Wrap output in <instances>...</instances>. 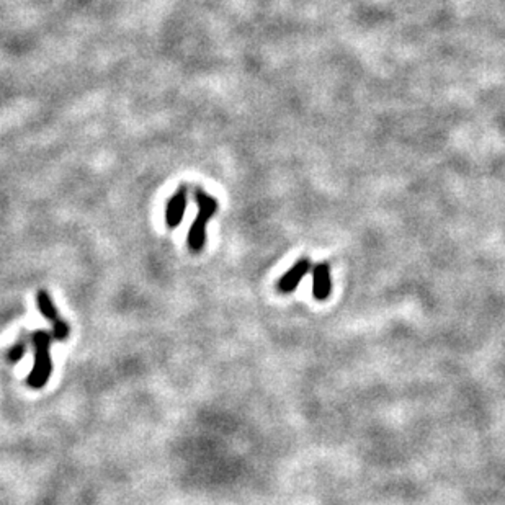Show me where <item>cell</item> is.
Listing matches in <instances>:
<instances>
[{"label": "cell", "mask_w": 505, "mask_h": 505, "mask_svg": "<svg viewBox=\"0 0 505 505\" xmlns=\"http://www.w3.org/2000/svg\"><path fill=\"white\" fill-rule=\"evenodd\" d=\"M51 342L52 334L46 330H38L31 335V343L35 348V363L28 376V386L33 390H41L50 381L52 373V358H51Z\"/></svg>", "instance_id": "6da1fadb"}, {"label": "cell", "mask_w": 505, "mask_h": 505, "mask_svg": "<svg viewBox=\"0 0 505 505\" xmlns=\"http://www.w3.org/2000/svg\"><path fill=\"white\" fill-rule=\"evenodd\" d=\"M193 197H195L198 205V216L192 222L187 242L188 249L197 254V252H201L206 244V226L211 221V218L216 215L218 201L211 195H208L205 190H201V188H195Z\"/></svg>", "instance_id": "7a4b0ae2"}, {"label": "cell", "mask_w": 505, "mask_h": 505, "mask_svg": "<svg viewBox=\"0 0 505 505\" xmlns=\"http://www.w3.org/2000/svg\"><path fill=\"white\" fill-rule=\"evenodd\" d=\"M187 203L188 187L180 185L177 188V192L173 193L171 200L167 201V206H165V225L171 227V229H176V227L180 226L187 211Z\"/></svg>", "instance_id": "3957f363"}, {"label": "cell", "mask_w": 505, "mask_h": 505, "mask_svg": "<svg viewBox=\"0 0 505 505\" xmlns=\"http://www.w3.org/2000/svg\"><path fill=\"white\" fill-rule=\"evenodd\" d=\"M311 270H313V264H311V260L306 259V257L299 259L288 271H286L283 276H281L278 281V290L281 291V293H293V291L296 290V286L299 285V281L303 280Z\"/></svg>", "instance_id": "277c9868"}, {"label": "cell", "mask_w": 505, "mask_h": 505, "mask_svg": "<svg viewBox=\"0 0 505 505\" xmlns=\"http://www.w3.org/2000/svg\"><path fill=\"white\" fill-rule=\"evenodd\" d=\"M313 294L318 301H325L332 291L329 264H319L313 266Z\"/></svg>", "instance_id": "5b68a950"}, {"label": "cell", "mask_w": 505, "mask_h": 505, "mask_svg": "<svg viewBox=\"0 0 505 505\" xmlns=\"http://www.w3.org/2000/svg\"><path fill=\"white\" fill-rule=\"evenodd\" d=\"M36 304H38V309H40V313L43 314V318L51 320V322H55V320L59 318V314H57V309L55 303H52L51 296L48 291L45 290H40L36 293Z\"/></svg>", "instance_id": "8992f818"}, {"label": "cell", "mask_w": 505, "mask_h": 505, "mask_svg": "<svg viewBox=\"0 0 505 505\" xmlns=\"http://www.w3.org/2000/svg\"><path fill=\"white\" fill-rule=\"evenodd\" d=\"M69 334H71V327L64 319L57 318L55 322H52V339H56V341L59 342H64L69 339Z\"/></svg>", "instance_id": "52a82bcc"}, {"label": "cell", "mask_w": 505, "mask_h": 505, "mask_svg": "<svg viewBox=\"0 0 505 505\" xmlns=\"http://www.w3.org/2000/svg\"><path fill=\"white\" fill-rule=\"evenodd\" d=\"M25 352H27V342L25 341H18L15 346L10 347V350H8V353H7L8 362L18 363L23 357H25Z\"/></svg>", "instance_id": "ba28073f"}]
</instances>
